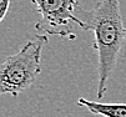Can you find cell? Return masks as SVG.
<instances>
[{"label":"cell","mask_w":126,"mask_h":117,"mask_svg":"<svg viewBox=\"0 0 126 117\" xmlns=\"http://www.w3.org/2000/svg\"><path fill=\"white\" fill-rule=\"evenodd\" d=\"M84 14L82 20L86 23L87 30L94 32L91 47L97 52L96 97L102 98L116 67L119 54L126 42V27L120 11V0H100Z\"/></svg>","instance_id":"obj_1"},{"label":"cell","mask_w":126,"mask_h":117,"mask_svg":"<svg viewBox=\"0 0 126 117\" xmlns=\"http://www.w3.org/2000/svg\"><path fill=\"white\" fill-rule=\"evenodd\" d=\"M49 35H35L19 51L8 56L0 66V93L17 97L30 89L41 74V54Z\"/></svg>","instance_id":"obj_2"},{"label":"cell","mask_w":126,"mask_h":117,"mask_svg":"<svg viewBox=\"0 0 126 117\" xmlns=\"http://www.w3.org/2000/svg\"><path fill=\"white\" fill-rule=\"evenodd\" d=\"M40 16L35 24L36 31L45 35L76 40L78 27L87 30L86 23L75 14L80 0H30Z\"/></svg>","instance_id":"obj_3"},{"label":"cell","mask_w":126,"mask_h":117,"mask_svg":"<svg viewBox=\"0 0 126 117\" xmlns=\"http://www.w3.org/2000/svg\"><path fill=\"white\" fill-rule=\"evenodd\" d=\"M76 105L102 117H126V104H104L80 97Z\"/></svg>","instance_id":"obj_4"},{"label":"cell","mask_w":126,"mask_h":117,"mask_svg":"<svg viewBox=\"0 0 126 117\" xmlns=\"http://www.w3.org/2000/svg\"><path fill=\"white\" fill-rule=\"evenodd\" d=\"M10 6V0H0V23L5 18V15Z\"/></svg>","instance_id":"obj_5"}]
</instances>
